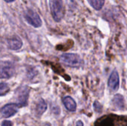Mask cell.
Here are the masks:
<instances>
[{
    "label": "cell",
    "mask_w": 127,
    "mask_h": 126,
    "mask_svg": "<svg viewBox=\"0 0 127 126\" xmlns=\"http://www.w3.org/2000/svg\"><path fill=\"white\" fill-rule=\"evenodd\" d=\"M46 109H47V105H46L45 100L43 99H40L36 104V114L39 116L42 115L45 113V111H46Z\"/></svg>",
    "instance_id": "obj_10"
},
{
    "label": "cell",
    "mask_w": 127,
    "mask_h": 126,
    "mask_svg": "<svg viewBox=\"0 0 127 126\" xmlns=\"http://www.w3.org/2000/svg\"><path fill=\"white\" fill-rule=\"evenodd\" d=\"M15 68L13 63L10 62H1V78L9 79L14 75Z\"/></svg>",
    "instance_id": "obj_5"
},
{
    "label": "cell",
    "mask_w": 127,
    "mask_h": 126,
    "mask_svg": "<svg viewBox=\"0 0 127 126\" xmlns=\"http://www.w3.org/2000/svg\"><path fill=\"white\" fill-rule=\"evenodd\" d=\"M60 62L71 68H79L83 65L82 58L77 53H63L60 56Z\"/></svg>",
    "instance_id": "obj_1"
},
{
    "label": "cell",
    "mask_w": 127,
    "mask_h": 126,
    "mask_svg": "<svg viewBox=\"0 0 127 126\" xmlns=\"http://www.w3.org/2000/svg\"><path fill=\"white\" fill-rule=\"evenodd\" d=\"M9 90H10V88L6 83H3V82L1 83V85H0V94H1V96H4L6 94H7Z\"/></svg>",
    "instance_id": "obj_13"
},
{
    "label": "cell",
    "mask_w": 127,
    "mask_h": 126,
    "mask_svg": "<svg viewBox=\"0 0 127 126\" xmlns=\"http://www.w3.org/2000/svg\"><path fill=\"white\" fill-rule=\"evenodd\" d=\"M77 1L78 0H67V2L70 7H75L77 4Z\"/></svg>",
    "instance_id": "obj_15"
},
{
    "label": "cell",
    "mask_w": 127,
    "mask_h": 126,
    "mask_svg": "<svg viewBox=\"0 0 127 126\" xmlns=\"http://www.w3.org/2000/svg\"><path fill=\"white\" fill-rule=\"evenodd\" d=\"M24 17L28 24L34 27H39L42 26V20L39 16L33 10L28 9L24 12Z\"/></svg>",
    "instance_id": "obj_3"
},
{
    "label": "cell",
    "mask_w": 127,
    "mask_h": 126,
    "mask_svg": "<svg viewBox=\"0 0 127 126\" xmlns=\"http://www.w3.org/2000/svg\"><path fill=\"white\" fill-rule=\"evenodd\" d=\"M18 104H7L3 106L1 109V114L2 117L9 118L14 116L18 112Z\"/></svg>",
    "instance_id": "obj_6"
},
{
    "label": "cell",
    "mask_w": 127,
    "mask_h": 126,
    "mask_svg": "<svg viewBox=\"0 0 127 126\" xmlns=\"http://www.w3.org/2000/svg\"><path fill=\"white\" fill-rule=\"evenodd\" d=\"M49 6L53 19L56 22H60L64 16L63 0H49Z\"/></svg>",
    "instance_id": "obj_2"
},
{
    "label": "cell",
    "mask_w": 127,
    "mask_h": 126,
    "mask_svg": "<svg viewBox=\"0 0 127 126\" xmlns=\"http://www.w3.org/2000/svg\"><path fill=\"white\" fill-rule=\"evenodd\" d=\"M119 83H120L119 75L117 71H114L109 76L108 85L112 91H116L119 88Z\"/></svg>",
    "instance_id": "obj_7"
},
{
    "label": "cell",
    "mask_w": 127,
    "mask_h": 126,
    "mask_svg": "<svg viewBox=\"0 0 127 126\" xmlns=\"http://www.w3.org/2000/svg\"><path fill=\"white\" fill-rule=\"evenodd\" d=\"M63 102L65 108L69 111H75L77 109V104L74 99L71 97H65L63 100Z\"/></svg>",
    "instance_id": "obj_9"
},
{
    "label": "cell",
    "mask_w": 127,
    "mask_h": 126,
    "mask_svg": "<svg viewBox=\"0 0 127 126\" xmlns=\"http://www.w3.org/2000/svg\"><path fill=\"white\" fill-rule=\"evenodd\" d=\"M94 108H95V110L97 111V112H100V111H102L101 110H102V106H101V105L97 102V101H95V102H94Z\"/></svg>",
    "instance_id": "obj_14"
},
{
    "label": "cell",
    "mask_w": 127,
    "mask_h": 126,
    "mask_svg": "<svg viewBox=\"0 0 127 126\" xmlns=\"http://www.w3.org/2000/svg\"><path fill=\"white\" fill-rule=\"evenodd\" d=\"M87 1L90 4V5L97 10L102 9L105 3V0H87Z\"/></svg>",
    "instance_id": "obj_12"
},
{
    "label": "cell",
    "mask_w": 127,
    "mask_h": 126,
    "mask_svg": "<svg viewBox=\"0 0 127 126\" xmlns=\"http://www.w3.org/2000/svg\"><path fill=\"white\" fill-rule=\"evenodd\" d=\"M113 102L115 105L117 107V108L120 110H122L124 108V100L122 95L116 94L113 99Z\"/></svg>",
    "instance_id": "obj_11"
},
{
    "label": "cell",
    "mask_w": 127,
    "mask_h": 126,
    "mask_svg": "<svg viewBox=\"0 0 127 126\" xmlns=\"http://www.w3.org/2000/svg\"><path fill=\"white\" fill-rule=\"evenodd\" d=\"M29 96V88L27 86H22L16 91V99L19 105L24 106L27 105Z\"/></svg>",
    "instance_id": "obj_4"
},
{
    "label": "cell",
    "mask_w": 127,
    "mask_h": 126,
    "mask_svg": "<svg viewBox=\"0 0 127 126\" xmlns=\"http://www.w3.org/2000/svg\"><path fill=\"white\" fill-rule=\"evenodd\" d=\"M4 1H6V2H8V3H10V2H13V1H14L15 0H4Z\"/></svg>",
    "instance_id": "obj_18"
},
{
    "label": "cell",
    "mask_w": 127,
    "mask_h": 126,
    "mask_svg": "<svg viewBox=\"0 0 127 126\" xmlns=\"http://www.w3.org/2000/svg\"><path fill=\"white\" fill-rule=\"evenodd\" d=\"M76 126H83V123L81 120H79V121H77Z\"/></svg>",
    "instance_id": "obj_17"
},
{
    "label": "cell",
    "mask_w": 127,
    "mask_h": 126,
    "mask_svg": "<svg viewBox=\"0 0 127 126\" xmlns=\"http://www.w3.org/2000/svg\"><path fill=\"white\" fill-rule=\"evenodd\" d=\"M1 126H12V123L10 121H8V120H4L1 123Z\"/></svg>",
    "instance_id": "obj_16"
},
{
    "label": "cell",
    "mask_w": 127,
    "mask_h": 126,
    "mask_svg": "<svg viewBox=\"0 0 127 126\" xmlns=\"http://www.w3.org/2000/svg\"><path fill=\"white\" fill-rule=\"evenodd\" d=\"M7 45L9 49L12 50H19L22 47L23 44H22V40L19 37L14 36V37L7 39Z\"/></svg>",
    "instance_id": "obj_8"
}]
</instances>
